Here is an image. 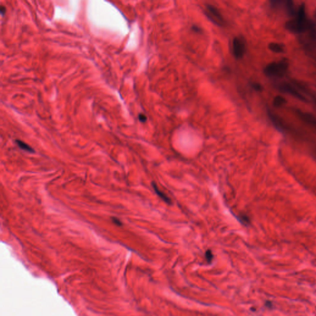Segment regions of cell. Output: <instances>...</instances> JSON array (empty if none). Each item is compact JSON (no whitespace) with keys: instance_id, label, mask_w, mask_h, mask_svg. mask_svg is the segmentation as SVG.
<instances>
[{"instance_id":"cell-3","label":"cell","mask_w":316,"mask_h":316,"mask_svg":"<svg viewBox=\"0 0 316 316\" xmlns=\"http://www.w3.org/2000/svg\"><path fill=\"white\" fill-rule=\"evenodd\" d=\"M205 14H206V16L214 23L219 25H222L224 24V18L221 13L220 12L216 7L211 4L207 5L206 7Z\"/></svg>"},{"instance_id":"cell-15","label":"cell","mask_w":316,"mask_h":316,"mask_svg":"<svg viewBox=\"0 0 316 316\" xmlns=\"http://www.w3.org/2000/svg\"><path fill=\"white\" fill-rule=\"evenodd\" d=\"M139 120H140L141 122H143V123L145 122L146 121V120H147V118H146V115H144V114H139Z\"/></svg>"},{"instance_id":"cell-14","label":"cell","mask_w":316,"mask_h":316,"mask_svg":"<svg viewBox=\"0 0 316 316\" xmlns=\"http://www.w3.org/2000/svg\"><path fill=\"white\" fill-rule=\"evenodd\" d=\"M252 87L253 88L254 90H255L258 92H260L262 91L263 90V88H262V86L260 85L259 84H257V83H254L252 84Z\"/></svg>"},{"instance_id":"cell-19","label":"cell","mask_w":316,"mask_h":316,"mask_svg":"<svg viewBox=\"0 0 316 316\" xmlns=\"http://www.w3.org/2000/svg\"><path fill=\"white\" fill-rule=\"evenodd\" d=\"M315 18H316V10H315Z\"/></svg>"},{"instance_id":"cell-8","label":"cell","mask_w":316,"mask_h":316,"mask_svg":"<svg viewBox=\"0 0 316 316\" xmlns=\"http://www.w3.org/2000/svg\"><path fill=\"white\" fill-rule=\"evenodd\" d=\"M152 185H153V187L155 192L156 193V194L158 196H159L162 199V200H163L165 202H166L168 204H170L171 203L170 199L166 194L164 193L162 191L159 190V188H158L157 187V185L155 183L153 182L152 183Z\"/></svg>"},{"instance_id":"cell-7","label":"cell","mask_w":316,"mask_h":316,"mask_svg":"<svg viewBox=\"0 0 316 316\" xmlns=\"http://www.w3.org/2000/svg\"><path fill=\"white\" fill-rule=\"evenodd\" d=\"M269 49L273 53H282L285 51V46L279 43H271L269 45Z\"/></svg>"},{"instance_id":"cell-9","label":"cell","mask_w":316,"mask_h":316,"mask_svg":"<svg viewBox=\"0 0 316 316\" xmlns=\"http://www.w3.org/2000/svg\"><path fill=\"white\" fill-rule=\"evenodd\" d=\"M286 100L281 96H277L274 98L273 101V105L275 107H280L283 106L286 103Z\"/></svg>"},{"instance_id":"cell-18","label":"cell","mask_w":316,"mask_h":316,"mask_svg":"<svg viewBox=\"0 0 316 316\" xmlns=\"http://www.w3.org/2000/svg\"><path fill=\"white\" fill-rule=\"evenodd\" d=\"M0 12H1V14L2 16H3L6 12V8L4 6H1V8H0Z\"/></svg>"},{"instance_id":"cell-12","label":"cell","mask_w":316,"mask_h":316,"mask_svg":"<svg viewBox=\"0 0 316 316\" xmlns=\"http://www.w3.org/2000/svg\"><path fill=\"white\" fill-rule=\"evenodd\" d=\"M240 221H241L243 224H245V225H248L250 222L249 217L247 216H246V215L240 216Z\"/></svg>"},{"instance_id":"cell-10","label":"cell","mask_w":316,"mask_h":316,"mask_svg":"<svg viewBox=\"0 0 316 316\" xmlns=\"http://www.w3.org/2000/svg\"><path fill=\"white\" fill-rule=\"evenodd\" d=\"M286 8L288 14L290 16L294 15V3L292 1H287L286 3Z\"/></svg>"},{"instance_id":"cell-5","label":"cell","mask_w":316,"mask_h":316,"mask_svg":"<svg viewBox=\"0 0 316 316\" xmlns=\"http://www.w3.org/2000/svg\"><path fill=\"white\" fill-rule=\"evenodd\" d=\"M279 88L281 91L292 95L293 97L298 98L301 101L307 102V98L303 94L299 92V90L297 88V87H294L289 84H287V83L281 84L279 86Z\"/></svg>"},{"instance_id":"cell-17","label":"cell","mask_w":316,"mask_h":316,"mask_svg":"<svg viewBox=\"0 0 316 316\" xmlns=\"http://www.w3.org/2000/svg\"><path fill=\"white\" fill-rule=\"evenodd\" d=\"M192 29H193V31L197 33H200L201 32V29L200 27H198V26H196V25H194L193 27H192Z\"/></svg>"},{"instance_id":"cell-1","label":"cell","mask_w":316,"mask_h":316,"mask_svg":"<svg viewBox=\"0 0 316 316\" xmlns=\"http://www.w3.org/2000/svg\"><path fill=\"white\" fill-rule=\"evenodd\" d=\"M311 24L308 22L306 17V11L304 4H301L297 12V17L286 23V29L294 33H301L306 32Z\"/></svg>"},{"instance_id":"cell-4","label":"cell","mask_w":316,"mask_h":316,"mask_svg":"<svg viewBox=\"0 0 316 316\" xmlns=\"http://www.w3.org/2000/svg\"><path fill=\"white\" fill-rule=\"evenodd\" d=\"M232 50L233 55L237 59H241L243 57L246 51V44L243 38L237 37L233 40Z\"/></svg>"},{"instance_id":"cell-6","label":"cell","mask_w":316,"mask_h":316,"mask_svg":"<svg viewBox=\"0 0 316 316\" xmlns=\"http://www.w3.org/2000/svg\"><path fill=\"white\" fill-rule=\"evenodd\" d=\"M298 114L299 116V118L306 122V123H309V124L311 125L313 127H316V118L312 115V114L305 113L301 111H298Z\"/></svg>"},{"instance_id":"cell-13","label":"cell","mask_w":316,"mask_h":316,"mask_svg":"<svg viewBox=\"0 0 316 316\" xmlns=\"http://www.w3.org/2000/svg\"><path fill=\"white\" fill-rule=\"evenodd\" d=\"M205 256H206V259L208 263H211L212 258H213V255H212V251L211 250H208L206 252Z\"/></svg>"},{"instance_id":"cell-11","label":"cell","mask_w":316,"mask_h":316,"mask_svg":"<svg viewBox=\"0 0 316 316\" xmlns=\"http://www.w3.org/2000/svg\"><path fill=\"white\" fill-rule=\"evenodd\" d=\"M16 143L18 145V146L21 149H22L24 150H25V151H27V152H30V153H33L34 152L33 149L29 145H27V144H26L25 143L23 142L22 141L17 140H16Z\"/></svg>"},{"instance_id":"cell-2","label":"cell","mask_w":316,"mask_h":316,"mask_svg":"<svg viewBox=\"0 0 316 316\" xmlns=\"http://www.w3.org/2000/svg\"><path fill=\"white\" fill-rule=\"evenodd\" d=\"M288 66V62L284 59L278 62H273L268 64L264 69L265 75L270 77H281L286 74Z\"/></svg>"},{"instance_id":"cell-16","label":"cell","mask_w":316,"mask_h":316,"mask_svg":"<svg viewBox=\"0 0 316 316\" xmlns=\"http://www.w3.org/2000/svg\"><path fill=\"white\" fill-rule=\"evenodd\" d=\"M113 219V222L117 225H119V226H121L122 225V222L119 221V220L118 219H117L115 217H113L112 218Z\"/></svg>"}]
</instances>
